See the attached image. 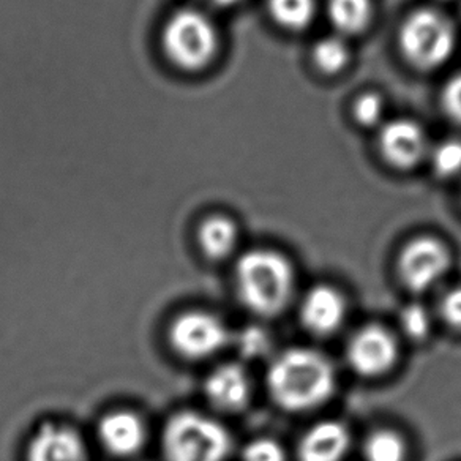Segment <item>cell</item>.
<instances>
[{
  "label": "cell",
  "mask_w": 461,
  "mask_h": 461,
  "mask_svg": "<svg viewBox=\"0 0 461 461\" xmlns=\"http://www.w3.org/2000/svg\"><path fill=\"white\" fill-rule=\"evenodd\" d=\"M441 316L448 327L461 332V288H455L444 295L441 302Z\"/></svg>",
  "instance_id": "obj_25"
},
{
  "label": "cell",
  "mask_w": 461,
  "mask_h": 461,
  "mask_svg": "<svg viewBox=\"0 0 461 461\" xmlns=\"http://www.w3.org/2000/svg\"><path fill=\"white\" fill-rule=\"evenodd\" d=\"M398 46L404 60L417 70H435L452 56L456 32L446 14L420 8L403 21L398 32Z\"/></svg>",
  "instance_id": "obj_5"
},
{
  "label": "cell",
  "mask_w": 461,
  "mask_h": 461,
  "mask_svg": "<svg viewBox=\"0 0 461 461\" xmlns=\"http://www.w3.org/2000/svg\"><path fill=\"white\" fill-rule=\"evenodd\" d=\"M230 332L215 314L201 310L182 313L169 327V341L176 353L190 360L205 359L223 349Z\"/></svg>",
  "instance_id": "obj_6"
},
{
  "label": "cell",
  "mask_w": 461,
  "mask_h": 461,
  "mask_svg": "<svg viewBox=\"0 0 461 461\" xmlns=\"http://www.w3.org/2000/svg\"><path fill=\"white\" fill-rule=\"evenodd\" d=\"M384 111V103L378 94L366 92L357 96V100L354 102L353 114L356 122L364 125V127H372L375 123H378L383 117Z\"/></svg>",
  "instance_id": "obj_22"
},
{
  "label": "cell",
  "mask_w": 461,
  "mask_h": 461,
  "mask_svg": "<svg viewBox=\"0 0 461 461\" xmlns=\"http://www.w3.org/2000/svg\"><path fill=\"white\" fill-rule=\"evenodd\" d=\"M364 455L366 461H404L406 444L397 433L381 429L366 439Z\"/></svg>",
  "instance_id": "obj_19"
},
{
  "label": "cell",
  "mask_w": 461,
  "mask_h": 461,
  "mask_svg": "<svg viewBox=\"0 0 461 461\" xmlns=\"http://www.w3.org/2000/svg\"><path fill=\"white\" fill-rule=\"evenodd\" d=\"M27 461H87V448L77 429L45 423L29 442Z\"/></svg>",
  "instance_id": "obj_10"
},
{
  "label": "cell",
  "mask_w": 461,
  "mask_h": 461,
  "mask_svg": "<svg viewBox=\"0 0 461 461\" xmlns=\"http://www.w3.org/2000/svg\"><path fill=\"white\" fill-rule=\"evenodd\" d=\"M313 64L324 75H337L349 60V50L339 37H326L316 41L312 51Z\"/></svg>",
  "instance_id": "obj_18"
},
{
  "label": "cell",
  "mask_w": 461,
  "mask_h": 461,
  "mask_svg": "<svg viewBox=\"0 0 461 461\" xmlns=\"http://www.w3.org/2000/svg\"><path fill=\"white\" fill-rule=\"evenodd\" d=\"M400 326L403 332L414 341L423 339L429 332V316L427 310L419 303H411L404 307L400 314Z\"/></svg>",
  "instance_id": "obj_21"
},
{
  "label": "cell",
  "mask_w": 461,
  "mask_h": 461,
  "mask_svg": "<svg viewBox=\"0 0 461 461\" xmlns=\"http://www.w3.org/2000/svg\"><path fill=\"white\" fill-rule=\"evenodd\" d=\"M98 436L109 454L131 456L141 450L146 442V425L141 417L131 411H113L103 417Z\"/></svg>",
  "instance_id": "obj_13"
},
{
  "label": "cell",
  "mask_w": 461,
  "mask_h": 461,
  "mask_svg": "<svg viewBox=\"0 0 461 461\" xmlns=\"http://www.w3.org/2000/svg\"><path fill=\"white\" fill-rule=\"evenodd\" d=\"M270 395L280 408L301 412L327 402L335 389V370L313 349L293 348L280 354L267 372Z\"/></svg>",
  "instance_id": "obj_1"
},
{
  "label": "cell",
  "mask_w": 461,
  "mask_h": 461,
  "mask_svg": "<svg viewBox=\"0 0 461 461\" xmlns=\"http://www.w3.org/2000/svg\"><path fill=\"white\" fill-rule=\"evenodd\" d=\"M351 435L343 423L321 422L308 429L299 444V461H341L349 450Z\"/></svg>",
  "instance_id": "obj_14"
},
{
  "label": "cell",
  "mask_w": 461,
  "mask_h": 461,
  "mask_svg": "<svg viewBox=\"0 0 461 461\" xmlns=\"http://www.w3.org/2000/svg\"><path fill=\"white\" fill-rule=\"evenodd\" d=\"M345 297L327 285L310 289L302 301V324L307 330L320 337L339 330L345 321Z\"/></svg>",
  "instance_id": "obj_11"
},
{
  "label": "cell",
  "mask_w": 461,
  "mask_h": 461,
  "mask_svg": "<svg viewBox=\"0 0 461 461\" xmlns=\"http://www.w3.org/2000/svg\"><path fill=\"white\" fill-rule=\"evenodd\" d=\"M444 113L461 125V71L448 79L441 92Z\"/></svg>",
  "instance_id": "obj_24"
},
{
  "label": "cell",
  "mask_w": 461,
  "mask_h": 461,
  "mask_svg": "<svg viewBox=\"0 0 461 461\" xmlns=\"http://www.w3.org/2000/svg\"><path fill=\"white\" fill-rule=\"evenodd\" d=\"M348 364L360 376L375 378L389 372L398 357L393 335L381 326H366L356 332L348 345Z\"/></svg>",
  "instance_id": "obj_8"
},
{
  "label": "cell",
  "mask_w": 461,
  "mask_h": 461,
  "mask_svg": "<svg viewBox=\"0 0 461 461\" xmlns=\"http://www.w3.org/2000/svg\"><path fill=\"white\" fill-rule=\"evenodd\" d=\"M220 37L215 23L194 8L174 14L161 32L167 60L184 71H201L217 56Z\"/></svg>",
  "instance_id": "obj_3"
},
{
  "label": "cell",
  "mask_w": 461,
  "mask_h": 461,
  "mask_svg": "<svg viewBox=\"0 0 461 461\" xmlns=\"http://www.w3.org/2000/svg\"><path fill=\"white\" fill-rule=\"evenodd\" d=\"M431 165L439 177H452L461 173L460 140L439 142L431 154Z\"/></svg>",
  "instance_id": "obj_20"
},
{
  "label": "cell",
  "mask_w": 461,
  "mask_h": 461,
  "mask_svg": "<svg viewBox=\"0 0 461 461\" xmlns=\"http://www.w3.org/2000/svg\"><path fill=\"white\" fill-rule=\"evenodd\" d=\"M269 348L267 335L259 329H249L240 335V351L249 357H257Z\"/></svg>",
  "instance_id": "obj_26"
},
{
  "label": "cell",
  "mask_w": 461,
  "mask_h": 461,
  "mask_svg": "<svg viewBox=\"0 0 461 461\" xmlns=\"http://www.w3.org/2000/svg\"><path fill=\"white\" fill-rule=\"evenodd\" d=\"M450 255L446 245L433 238H419L406 244L398 258V276L412 293L433 288L446 276Z\"/></svg>",
  "instance_id": "obj_7"
},
{
  "label": "cell",
  "mask_w": 461,
  "mask_h": 461,
  "mask_svg": "<svg viewBox=\"0 0 461 461\" xmlns=\"http://www.w3.org/2000/svg\"><path fill=\"white\" fill-rule=\"evenodd\" d=\"M199 245L212 259L230 257L238 244V226L223 215L207 218L199 228Z\"/></svg>",
  "instance_id": "obj_15"
},
{
  "label": "cell",
  "mask_w": 461,
  "mask_h": 461,
  "mask_svg": "<svg viewBox=\"0 0 461 461\" xmlns=\"http://www.w3.org/2000/svg\"><path fill=\"white\" fill-rule=\"evenodd\" d=\"M327 14L332 26L343 35L360 33L372 20L370 0H327Z\"/></svg>",
  "instance_id": "obj_16"
},
{
  "label": "cell",
  "mask_w": 461,
  "mask_h": 461,
  "mask_svg": "<svg viewBox=\"0 0 461 461\" xmlns=\"http://www.w3.org/2000/svg\"><path fill=\"white\" fill-rule=\"evenodd\" d=\"M205 393L215 408L228 412L244 410L251 398V381L244 366L224 364L209 375Z\"/></svg>",
  "instance_id": "obj_12"
},
{
  "label": "cell",
  "mask_w": 461,
  "mask_h": 461,
  "mask_svg": "<svg viewBox=\"0 0 461 461\" xmlns=\"http://www.w3.org/2000/svg\"><path fill=\"white\" fill-rule=\"evenodd\" d=\"M272 20L278 26L299 32L307 29L316 14V2L314 0H267Z\"/></svg>",
  "instance_id": "obj_17"
},
{
  "label": "cell",
  "mask_w": 461,
  "mask_h": 461,
  "mask_svg": "<svg viewBox=\"0 0 461 461\" xmlns=\"http://www.w3.org/2000/svg\"><path fill=\"white\" fill-rule=\"evenodd\" d=\"M230 447L228 429L194 411L174 414L163 433V452L167 461H224Z\"/></svg>",
  "instance_id": "obj_4"
},
{
  "label": "cell",
  "mask_w": 461,
  "mask_h": 461,
  "mask_svg": "<svg viewBox=\"0 0 461 461\" xmlns=\"http://www.w3.org/2000/svg\"><path fill=\"white\" fill-rule=\"evenodd\" d=\"M244 461H286V456L278 442L261 438L244 448Z\"/></svg>",
  "instance_id": "obj_23"
},
{
  "label": "cell",
  "mask_w": 461,
  "mask_h": 461,
  "mask_svg": "<svg viewBox=\"0 0 461 461\" xmlns=\"http://www.w3.org/2000/svg\"><path fill=\"white\" fill-rule=\"evenodd\" d=\"M236 286L245 307L259 316H276L294 291V270L274 250H251L236 266Z\"/></svg>",
  "instance_id": "obj_2"
},
{
  "label": "cell",
  "mask_w": 461,
  "mask_h": 461,
  "mask_svg": "<svg viewBox=\"0 0 461 461\" xmlns=\"http://www.w3.org/2000/svg\"><path fill=\"white\" fill-rule=\"evenodd\" d=\"M379 150L391 167L410 169L420 163L427 152V138L419 123L410 119H395L381 130Z\"/></svg>",
  "instance_id": "obj_9"
},
{
  "label": "cell",
  "mask_w": 461,
  "mask_h": 461,
  "mask_svg": "<svg viewBox=\"0 0 461 461\" xmlns=\"http://www.w3.org/2000/svg\"><path fill=\"white\" fill-rule=\"evenodd\" d=\"M212 5H215V7H232V5H236L239 2H242V0H209Z\"/></svg>",
  "instance_id": "obj_27"
}]
</instances>
